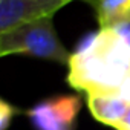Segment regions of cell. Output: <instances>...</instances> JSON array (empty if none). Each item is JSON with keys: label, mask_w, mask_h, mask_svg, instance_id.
<instances>
[{"label": "cell", "mask_w": 130, "mask_h": 130, "mask_svg": "<svg viewBox=\"0 0 130 130\" xmlns=\"http://www.w3.org/2000/svg\"><path fill=\"white\" fill-rule=\"evenodd\" d=\"M68 83L87 95L116 96L130 75V46L110 28L87 35L69 58Z\"/></svg>", "instance_id": "obj_1"}, {"label": "cell", "mask_w": 130, "mask_h": 130, "mask_svg": "<svg viewBox=\"0 0 130 130\" xmlns=\"http://www.w3.org/2000/svg\"><path fill=\"white\" fill-rule=\"evenodd\" d=\"M0 55H29L58 63H69L72 54H69L58 40L52 17H44L0 34Z\"/></svg>", "instance_id": "obj_2"}, {"label": "cell", "mask_w": 130, "mask_h": 130, "mask_svg": "<svg viewBox=\"0 0 130 130\" xmlns=\"http://www.w3.org/2000/svg\"><path fill=\"white\" fill-rule=\"evenodd\" d=\"M80 109V96L57 95L35 104L28 115L37 130H74Z\"/></svg>", "instance_id": "obj_3"}, {"label": "cell", "mask_w": 130, "mask_h": 130, "mask_svg": "<svg viewBox=\"0 0 130 130\" xmlns=\"http://www.w3.org/2000/svg\"><path fill=\"white\" fill-rule=\"evenodd\" d=\"M74 0H0V32L5 34L20 25L52 17Z\"/></svg>", "instance_id": "obj_4"}, {"label": "cell", "mask_w": 130, "mask_h": 130, "mask_svg": "<svg viewBox=\"0 0 130 130\" xmlns=\"http://www.w3.org/2000/svg\"><path fill=\"white\" fill-rule=\"evenodd\" d=\"M87 107L93 118L116 128L128 112V104L110 95H87Z\"/></svg>", "instance_id": "obj_5"}, {"label": "cell", "mask_w": 130, "mask_h": 130, "mask_svg": "<svg viewBox=\"0 0 130 130\" xmlns=\"http://www.w3.org/2000/svg\"><path fill=\"white\" fill-rule=\"evenodd\" d=\"M93 5L101 29L112 28L130 15V0H87Z\"/></svg>", "instance_id": "obj_6"}, {"label": "cell", "mask_w": 130, "mask_h": 130, "mask_svg": "<svg viewBox=\"0 0 130 130\" xmlns=\"http://www.w3.org/2000/svg\"><path fill=\"white\" fill-rule=\"evenodd\" d=\"M17 113V109L12 107L8 101H0V130H6L9 122L12 121L14 115Z\"/></svg>", "instance_id": "obj_7"}, {"label": "cell", "mask_w": 130, "mask_h": 130, "mask_svg": "<svg viewBox=\"0 0 130 130\" xmlns=\"http://www.w3.org/2000/svg\"><path fill=\"white\" fill-rule=\"evenodd\" d=\"M110 29H113L128 46H130V15L128 17H125L124 20H121V22H118L116 25H113Z\"/></svg>", "instance_id": "obj_8"}, {"label": "cell", "mask_w": 130, "mask_h": 130, "mask_svg": "<svg viewBox=\"0 0 130 130\" xmlns=\"http://www.w3.org/2000/svg\"><path fill=\"white\" fill-rule=\"evenodd\" d=\"M116 130H130V107H128V112L127 115L124 116V119L119 122V125L116 127Z\"/></svg>", "instance_id": "obj_9"}]
</instances>
